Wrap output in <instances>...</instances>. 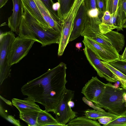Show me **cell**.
Wrapping results in <instances>:
<instances>
[{
  "instance_id": "cell-12",
  "label": "cell",
  "mask_w": 126,
  "mask_h": 126,
  "mask_svg": "<svg viewBox=\"0 0 126 126\" xmlns=\"http://www.w3.org/2000/svg\"><path fill=\"white\" fill-rule=\"evenodd\" d=\"M13 13L8 18V25L11 31L18 35L19 29L24 14V7L21 0H12Z\"/></svg>"
},
{
  "instance_id": "cell-14",
  "label": "cell",
  "mask_w": 126,
  "mask_h": 126,
  "mask_svg": "<svg viewBox=\"0 0 126 126\" xmlns=\"http://www.w3.org/2000/svg\"><path fill=\"white\" fill-rule=\"evenodd\" d=\"M35 102L33 98L29 96L23 100L15 98L12 99V105L18 110L19 112L43 111V110Z\"/></svg>"
},
{
  "instance_id": "cell-22",
  "label": "cell",
  "mask_w": 126,
  "mask_h": 126,
  "mask_svg": "<svg viewBox=\"0 0 126 126\" xmlns=\"http://www.w3.org/2000/svg\"><path fill=\"white\" fill-rule=\"evenodd\" d=\"M37 122L39 126H50L58 123L56 118L45 110L39 113Z\"/></svg>"
},
{
  "instance_id": "cell-28",
  "label": "cell",
  "mask_w": 126,
  "mask_h": 126,
  "mask_svg": "<svg viewBox=\"0 0 126 126\" xmlns=\"http://www.w3.org/2000/svg\"><path fill=\"white\" fill-rule=\"evenodd\" d=\"M105 126H126V114L119 116Z\"/></svg>"
},
{
  "instance_id": "cell-15",
  "label": "cell",
  "mask_w": 126,
  "mask_h": 126,
  "mask_svg": "<svg viewBox=\"0 0 126 126\" xmlns=\"http://www.w3.org/2000/svg\"><path fill=\"white\" fill-rule=\"evenodd\" d=\"M24 8L30 14L44 27L48 28V25L38 9L34 0H21Z\"/></svg>"
},
{
  "instance_id": "cell-29",
  "label": "cell",
  "mask_w": 126,
  "mask_h": 126,
  "mask_svg": "<svg viewBox=\"0 0 126 126\" xmlns=\"http://www.w3.org/2000/svg\"><path fill=\"white\" fill-rule=\"evenodd\" d=\"M119 0H105L106 11H109L110 14L114 12L118 6Z\"/></svg>"
},
{
  "instance_id": "cell-31",
  "label": "cell",
  "mask_w": 126,
  "mask_h": 126,
  "mask_svg": "<svg viewBox=\"0 0 126 126\" xmlns=\"http://www.w3.org/2000/svg\"><path fill=\"white\" fill-rule=\"evenodd\" d=\"M82 100L85 104L95 110L105 111L102 109L94 104L92 102L88 100L85 97L82 98Z\"/></svg>"
},
{
  "instance_id": "cell-23",
  "label": "cell",
  "mask_w": 126,
  "mask_h": 126,
  "mask_svg": "<svg viewBox=\"0 0 126 126\" xmlns=\"http://www.w3.org/2000/svg\"><path fill=\"white\" fill-rule=\"evenodd\" d=\"M87 16L90 18H100V12L97 8L96 0H84Z\"/></svg>"
},
{
  "instance_id": "cell-32",
  "label": "cell",
  "mask_w": 126,
  "mask_h": 126,
  "mask_svg": "<svg viewBox=\"0 0 126 126\" xmlns=\"http://www.w3.org/2000/svg\"><path fill=\"white\" fill-rule=\"evenodd\" d=\"M5 119L9 122L16 126H21L19 120L16 119L14 116L12 115H8Z\"/></svg>"
},
{
  "instance_id": "cell-2",
  "label": "cell",
  "mask_w": 126,
  "mask_h": 126,
  "mask_svg": "<svg viewBox=\"0 0 126 126\" xmlns=\"http://www.w3.org/2000/svg\"><path fill=\"white\" fill-rule=\"evenodd\" d=\"M24 11L18 36L37 42L43 47L53 44H59L61 33L44 27L24 8Z\"/></svg>"
},
{
  "instance_id": "cell-4",
  "label": "cell",
  "mask_w": 126,
  "mask_h": 126,
  "mask_svg": "<svg viewBox=\"0 0 126 126\" xmlns=\"http://www.w3.org/2000/svg\"><path fill=\"white\" fill-rule=\"evenodd\" d=\"M15 37L11 31L2 33L0 37V84L11 75V66L9 65L8 58L11 44Z\"/></svg>"
},
{
  "instance_id": "cell-42",
  "label": "cell",
  "mask_w": 126,
  "mask_h": 126,
  "mask_svg": "<svg viewBox=\"0 0 126 126\" xmlns=\"http://www.w3.org/2000/svg\"><path fill=\"white\" fill-rule=\"evenodd\" d=\"M122 26L123 28H126V18L123 21Z\"/></svg>"
},
{
  "instance_id": "cell-43",
  "label": "cell",
  "mask_w": 126,
  "mask_h": 126,
  "mask_svg": "<svg viewBox=\"0 0 126 126\" xmlns=\"http://www.w3.org/2000/svg\"></svg>"
},
{
  "instance_id": "cell-30",
  "label": "cell",
  "mask_w": 126,
  "mask_h": 126,
  "mask_svg": "<svg viewBox=\"0 0 126 126\" xmlns=\"http://www.w3.org/2000/svg\"><path fill=\"white\" fill-rule=\"evenodd\" d=\"M97 8L100 12V17L102 18L106 11L105 0H96Z\"/></svg>"
},
{
  "instance_id": "cell-18",
  "label": "cell",
  "mask_w": 126,
  "mask_h": 126,
  "mask_svg": "<svg viewBox=\"0 0 126 126\" xmlns=\"http://www.w3.org/2000/svg\"><path fill=\"white\" fill-rule=\"evenodd\" d=\"M74 0H58L59 7L57 14L62 24L66 18L73 4Z\"/></svg>"
},
{
  "instance_id": "cell-5",
  "label": "cell",
  "mask_w": 126,
  "mask_h": 126,
  "mask_svg": "<svg viewBox=\"0 0 126 126\" xmlns=\"http://www.w3.org/2000/svg\"><path fill=\"white\" fill-rule=\"evenodd\" d=\"M35 41L18 36L12 42L8 58L9 65L17 63L27 55Z\"/></svg>"
},
{
  "instance_id": "cell-40",
  "label": "cell",
  "mask_w": 126,
  "mask_h": 126,
  "mask_svg": "<svg viewBox=\"0 0 126 126\" xmlns=\"http://www.w3.org/2000/svg\"><path fill=\"white\" fill-rule=\"evenodd\" d=\"M76 47L78 49H79L82 47V44L81 43H77L76 44Z\"/></svg>"
},
{
  "instance_id": "cell-39",
  "label": "cell",
  "mask_w": 126,
  "mask_h": 126,
  "mask_svg": "<svg viewBox=\"0 0 126 126\" xmlns=\"http://www.w3.org/2000/svg\"><path fill=\"white\" fill-rule=\"evenodd\" d=\"M59 7V4L58 3H54L53 6V9L55 11L56 10H57Z\"/></svg>"
},
{
  "instance_id": "cell-37",
  "label": "cell",
  "mask_w": 126,
  "mask_h": 126,
  "mask_svg": "<svg viewBox=\"0 0 126 126\" xmlns=\"http://www.w3.org/2000/svg\"><path fill=\"white\" fill-rule=\"evenodd\" d=\"M120 59L126 61V47L123 53L120 55Z\"/></svg>"
},
{
  "instance_id": "cell-7",
  "label": "cell",
  "mask_w": 126,
  "mask_h": 126,
  "mask_svg": "<svg viewBox=\"0 0 126 126\" xmlns=\"http://www.w3.org/2000/svg\"><path fill=\"white\" fill-rule=\"evenodd\" d=\"M101 22L99 17L92 18L87 16L84 29L81 35L89 37L104 46L114 48L109 39L100 31L99 25Z\"/></svg>"
},
{
  "instance_id": "cell-24",
  "label": "cell",
  "mask_w": 126,
  "mask_h": 126,
  "mask_svg": "<svg viewBox=\"0 0 126 126\" xmlns=\"http://www.w3.org/2000/svg\"><path fill=\"white\" fill-rule=\"evenodd\" d=\"M111 18L110 13L109 11H106L102 18L101 23L99 25L100 31L102 34L106 33L112 30Z\"/></svg>"
},
{
  "instance_id": "cell-1",
  "label": "cell",
  "mask_w": 126,
  "mask_h": 126,
  "mask_svg": "<svg viewBox=\"0 0 126 126\" xmlns=\"http://www.w3.org/2000/svg\"><path fill=\"white\" fill-rule=\"evenodd\" d=\"M66 64L61 62L23 86L21 88L22 94L43 105L46 111L55 113L66 89Z\"/></svg>"
},
{
  "instance_id": "cell-8",
  "label": "cell",
  "mask_w": 126,
  "mask_h": 126,
  "mask_svg": "<svg viewBox=\"0 0 126 126\" xmlns=\"http://www.w3.org/2000/svg\"><path fill=\"white\" fill-rule=\"evenodd\" d=\"M85 47L91 50L101 60L107 62L120 59V55L115 49L104 46L91 38L84 37Z\"/></svg>"
},
{
  "instance_id": "cell-36",
  "label": "cell",
  "mask_w": 126,
  "mask_h": 126,
  "mask_svg": "<svg viewBox=\"0 0 126 126\" xmlns=\"http://www.w3.org/2000/svg\"><path fill=\"white\" fill-rule=\"evenodd\" d=\"M0 99L3 100L4 102L7 105L12 106V103L9 100L1 96V95L0 96Z\"/></svg>"
},
{
  "instance_id": "cell-38",
  "label": "cell",
  "mask_w": 126,
  "mask_h": 126,
  "mask_svg": "<svg viewBox=\"0 0 126 126\" xmlns=\"http://www.w3.org/2000/svg\"><path fill=\"white\" fill-rule=\"evenodd\" d=\"M8 0H0V8H1L7 3Z\"/></svg>"
},
{
  "instance_id": "cell-33",
  "label": "cell",
  "mask_w": 126,
  "mask_h": 126,
  "mask_svg": "<svg viewBox=\"0 0 126 126\" xmlns=\"http://www.w3.org/2000/svg\"><path fill=\"white\" fill-rule=\"evenodd\" d=\"M98 120L100 123L103 125L105 126L113 120L112 118L106 116L101 117L98 118Z\"/></svg>"
},
{
  "instance_id": "cell-41",
  "label": "cell",
  "mask_w": 126,
  "mask_h": 126,
  "mask_svg": "<svg viewBox=\"0 0 126 126\" xmlns=\"http://www.w3.org/2000/svg\"><path fill=\"white\" fill-rule=\"evenodd\" d=\"M68 103L69 105L71 108L73 107L74 106V102L71 100L69 101Z\"/></svg>"
},
{
  "instance_id": "cell-35",
  "label": "cell",
  "mask_w": 126,
  "mask_h": 126,
  "mask_svg": "<svg viewBox=\"0 0 126 126\" xmlns=\"http://www.w3.org/2000/svg\"><path fill=\"white\" fill-rule=\"evenodd\" d=\"M121 4L123 11L126 18V0H121Z\"/></svg>"
},
{
  "instance_id": "cell-3",
  "label": "cell",
  "mask_w": 126,
  "mask_h": 126,
  "mask_svg": "<svg viewBox=\"0 0 126 126\" xmlns=\"http://www.w3.org/2000/svg\"><path fill=\"white\" fill-rule=\"evenodd\" d=\"M126 93V90L123 88L107 83L101 98L95 105L119 116L125 114L126 106L124 95Z\"/></svg>"
},
{
  "instance_id": "cell-19",
  "label": "cell",
  "mask_w": 126,
  "mask_h": 126,
  "mask_svg": "<svg viewBox=\"0 0 126 126\" xmlns=\"http://www.w3.org/2000/svg\"><path fill=\"white\" fill-rule=\"evenodd\" d=\"M84 115L86 117L96 120L101 117L106 116L112 118L113 120L119 116L109 112L95 110L87 109L84 111Z\"/></svg>"
},
{
  "instance_id": "cell-6",
  "label": "cell",
  "mask_w": 126,
  "mask_h": 126,
  "mask_svg": "<svg viewBox=\"0 0 126 126\" xmlns=\"http://www.w3.org/2000/svg\"><path fill=\"white\" fill-rule=\"evenodd\" d=\"M74 91L66 89L55 113L58 123L67 126L66 124L76 117L77 112L72 110L68 103L74 98Z\"/></svg>"
},
{
  "instance_id": "cell-34",
  "label": "cell",
  "mask_w": 126,
  "mask_h": 126,
  "mask_svg": "<svg viewBox=\"0 0 126 126\" xmlns=\"http://www.w3.org/2000/svg\"><path fill=\"white\" fill-rule=\"evenodd\" d=\"M0 115L4 119H5L6 116L8 115L5 110L2 106L1 99L0 105Z\"/></svg>"
},
{
  "instance_id": "cell-21",
  "label": "cell",
  "mask_w": 126,
  "mask_h": 126,
  "mask_svg": "<svg viewBox=\"0 0 126 126\" xmlns=\"http://www.w3.org/2000/svg\"><path fill=\"white\" fill-rule=\"evenodd\" d=\"M40 112L34 111L25 112H19L20 118L29 126H39L37 119Z\"/></svg>"
},
{
  "instance_id": "cell-13",
  "label": "cell",
  "mask_w": 126,
  "mask_h": 126,
  "mask_svg": "<svg viewBox=\"0 0 126 126\" xmlns=\"http://www.w3.org/2000/svg\"><path fill=\"white\" fill-rule=\"evenodd\" d=\"M40 12L47 23L48 28L55 31L61 33L62 23L52 16L40 0H34Z\"/></svg>"
},
{
  "instance_id": "cell-10",
  "label": "cell",
  "mask_w": 126,
  "mask_h": 126,
  "mask_svg": "<svg viewBox=\"0 0 126 126\" xmlns=\"http://www.w3.org/2000/svg\"><path fill=\"white\" fill-rule=\"evenodd\" d=\"M106 85V84L100 80L96 76L93 77L85 84L81 93L88 100L95 105L101 98Z\"/></svg>"
},
{
  "instance_id": "cell-25",
  "label": "cell",
  "mask_w": 126,
  "mask_h": 126,
  "mask_svg": "<svg viewBox=\"0 0 126 126\" xmlns=\"http://www.w3.org/2000/svg\"><path fill=\"white\" fill-rule=\"evenodd\" d=\"M102 63L117 77L121 85H126V76L110 64L107 62L101 61Z\"/></svg>"
},
{
  "instance_id": "cell-9",
  "label": "cell",
  "mask_w": 126,
  "mask_h": 126,
  "mask_svg": "<svg viewBox=\"0 0 126 126\" xmlns=\"http://www.w3.org/2000/svg\"><path fill=\"white\" fill-rule=\"evenodd\" d=\"M83 50L89 63L99 76L110 82L115 83L118 81L116 76L104 65L101 60L91 50L85 47Z\"/></svg>"
},
{
  "instance_id": "cell-26",
  "label": "cell",
  "mask_w": 126,
  "mask_h": 126,
  "mask_svg": "<svg viewBox=\"0 0 126 126\" xmlns=\"http://www.w3.org/2000/svg\"><path fill=\"white\" fill-rule=\"evenodd\" d=\"M107 63L126 76V61L120 59Z\"/></svg>"
},
{
  "instance_id": "cell-17",
  "label": "cell",
  "mask_w": 126,
  "mask_h": 126,
  "mask_svg": "<svg viewBox=\"0 0 126 126\" xmlns=\"http://www.w3.org/2000/svg\"><path fill=\"white\" fill-rule=\"evenodd\" d=\"M104 34L109 39L112 47L117 52L119 53L122 50L125 44L123 34L112 30Z\"/></svg>"
},
{
  "instance_id": "cell-20",
  "label": "cell",
  "mask_w": 126,
  "mask_h": 126,
  "mask_svg": "<svg viewBox=\"0 0 126 126\" xmlns=\"http://www.w3.org/2000/svg\"><path fill=\"white\" fill-rule=\"evenodd\" d=\"M67 126H100L99 123L86 117H79L70 120L67 124Z\"/></svg>"
},
{
  "instance_id": "cell-27",
  "label": "cell",
  "mask_w": 126,
  "mask_h": 126,
  "mask_svg": "<svg viewBox=\"0 0 126 126\" xmlns=\"http://www.w3.org/2000/svg\"><path fill=\"white\" fill-rule=\"evenodd\" d=\"M40 0L48 10L52 16L57 20L61 22L60 20L57 13H56L55 11L53 8V6L54 3L52 0Z\"/></svg>"
},
{
  "instance_id": "cell-16",
  "label": "cell",
  "mask_w": 126,
  "mask_h": 126,
  "mask_svg": "<svg viewBox=\"0 0 126 126\" xmlns=\"http://www.w3.org/2000/svg\"><path fill=\"white\" fill-rule=\"evenodd\" d=\"M110 15L111 30L116 29L117 31L123 30L122 23L126 17L122 9L121 0H119L116 10Z\"/></svg>"
},
{
  "instance_id": "cell-11",
  "label": "cell",
  "mask_w": 126,
  "mask_h": 126,
  "mask_svg": "<svg viewBox=\"0 0 126 126\" xmlns=\"http://www.w3.org/2000/svg\"><path fill=\"white\" fill-rule=\"evenodd\" d=\"M87 15L84 1L80 7L74 20L69 42L79 37L83 31L86 22Z\"/></svg>"
}]
</instances>
